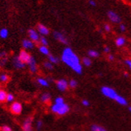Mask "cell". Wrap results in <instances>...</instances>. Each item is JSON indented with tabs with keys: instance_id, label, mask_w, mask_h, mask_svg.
Listing matches in <instances>:
<instances>
[{
	"instance_id": "6da1fadb",
	"label": "cell",
	"mask_w": 131,
	"mask_h": 131,
	"mask_svg": "<svg viewBox=\"0 0 131 131\" xmlns=\"http://www.w3.org/2000/svg\"><path fill=\"white\" fill-rule=\"evenodd\" d=\"M62 61L74 71L78 74H82L83 71L82 64L80 61L79 57L70 48L67 47L64 48L61 56Z\"/></svg>"
},
{
	"instance_id": "7a4b0ae2",
	"label": "cell",
	"mask_w": 131,
	"mask_h": 131,
	"mask_svg": "<svg viewBox=\"0 0 131 131\" xmlns=\"http://www.w3.org/2000/svg\"><path fill=\"white\" fill-rule=\"evenodd\" d=\"M101 93L102 95L106 97L111 100L115 101L117 104H121V106H127L128 101L125 97L117 94V92L111 87L109 86H102L101 88Z\"/></svg>"
},
{
	"instance_id": "3957f363",
	"label": "cell",
	"mask_w": 131,
	"mask_h": 131,
	"mask_svg": "<svg viewBox=\"0 0 131 131\" xmlns=\"http://www.w3.org/2000/svg\"><path fill=\"white\" fill-rule=\"evenodd\" d=\"M70 108L69 106V104H67V103L61 104L54 103L53 106H51L50 107L51 112L58 116H64L66 114H67L70 112Z\"/></svg>"
},
{
	"instance_id": "277c9868",
	"label": "cell",
	"mask_w": 131,
	"mask_h": 131,
	"mask_svg": "<svg viewBox=\"0 0 131 131\" xmlns=\"http://www.w3.org/2000/svg\"><path fill=\"white\" fill-rule=\"evenodd\" d=\"M10 112L13 114H15V115H18L22 113L23 111V106L21 103H19L18 101H15L13 102L10 106Z\"/></svg>"
},
{
	"instance_id": "5b68a950",
	"label": "cell",
	"mask_w": 131,
	"mask_h": 131,
	"mask_svg": "<svg viewBox=\"0 0 131 131\" xmlns=\"http://www.w3.org/2000/svg\"><path fill=\"white\" fill-rule=\"evenodd\" d=\"M56 86L59 91L65 92L69 88V84H68V81L66 79H60L56 81Z\"/></svg>"
},
{
	"instance_id": "8992f818",
	"label": "cell",
	"mask_w": 131,
	"mask_h": 131,
	"mask_svg": "<svg viewBox=\"0 0 131 131\" xmlns=\"http://www.w3.org/2000/svg\"><path fill=\"white\" fill-rule=\"evenodd\" d=\"M54 37L56 40L58 41H59L60 43H63V44H66V45H67L69 43L68 42V40H67V38L62 33H61V32L59 31H54Z\"/></svg>"
},
{
	"instance_id": "52a82bcc",
	"label": "cell",
	"mask_w": 131,
	"mask_h": 131,
	"mask_svg": "<svg viewBox=\"0 0 131 131\" xmlns=\"http://www.w3.org/2000/svg\"><path fill=\"white\" fill-rule=\"evenodd\" d=\"M107 16L111 22H113L114 23H121L120 16L117 14H116V13L113 11H109L107 12Z\"/></svg>"
},
{
	"instance_id": "ba28073f",
	"label": "cell",
	"mask_w": 131,
	"mask_h": 131,
	"mask_svg": "<svg viewBox=\"0 0 131 131\" xmlns=\"http://www.w3.org/2000/svg\"><path fill=\"white\" fill-rule=\"evenodd\" d=\"M19 59L25 64H28V62L30 61L31 56L30 55V53L28 51H27L26 50H22L20 52H19V55H18Z\"/></svg>"
},
{
	"instance_id": "9c48e42d",
	"label": "cell",
	"mask_w": 131,
	"mask_h": 131,
	"mask_svg": "<svg viewBox=\"0 0 131 131\" xmlns=\"http://www.w3.org/2000/svg\"><path fill=\"white\" fill-rule=\"evenodd\" d=\"M28 35L30 37V40L34 43H38L40 40V36H39L38 33L35 29H30L28 31Z\"/></svg>"
},
{
	"instance_id": "30bf717a",
	"label": "cell",
	"mask_w": 131,
	"mask_h": 131,
	"mask_svg": "<svg viewBox=\"0 0 131 131\" xmlns=\"http://www.w3.org/2000/svg\"><path fill=\"white\" fill-rule=\"evenodd\" d=\"M28 66H29V69H30V72L31 73H36L38 72V65H37V63H36V60L35 59L31 56L30 61L28 62Z\"/></svg>"
},
{
	"instance_id": "8fae6325",
	"label": "cell",
	"mask_w": 131,
	"mask_h": 131,
	"mask_svg": "<svg viewBox=\"0 0 131 131\" xmlns=\"http://www.w3.org/2000/svg\"><path fill=\"white\" fill-rule=\"evenodd\" d=\"M32 121H33L32 117H28L27 118L23 121V131H32Z\"/></svg>"
},
{
	"instance_id": "7c38bea8",
	"label": "cell",
	"mask_w": 131,
	"mask_h": 131,
	"mask_svg": "<svg viewBox=\"0 0 131 131\" xmlns=\"http://www.w3.org/2000/svg\"><path fill=\"white\" fill-rule=\"evenodd\" d=\"M13 64H14L15 68L17 69H23L26 66V64L23 63L20 59H19L18 56H15L13 59Z\"/></svg>"
},
{
	"instance_id": "4fadbf2b",
	"label": "cell",
	"mask_w": 131,
	"mask_h": 131,
	"mask_svg": "<svg viewBox=\"0 0 131 131\" xmlns=\"http://www.w3.org/2000/svg\"><path fill=\"white\" fill-rule=\"evenodd\" d=\"M37 30H38V33H39V34H41V35H42L43 36H47V35H49V33H50V30H49V28H48L47 27H46L45 25L41 24V23H39V24L37 25Z\"/></svg>"
},
{
	"instance_id": "5bb4252c",
	"label": "cell",
	"mask_w": 131,
	"mask_h": 131,
	"mask_svg": "<svg viewBox=\"0 0 131 131\" xmlns=\"http://www.w3.org/2000/svg\"><path fill=\"white\" fill-rule=\"evenodd\" d=\"M23 47L25 49H33L35 47V43L30 40L26 39V40H23Z\"/></svg>"
},
{
	"instance_id": "9a60e30c",
	"label": "cell",
	"mask_w": 131,
	"mask_h": 131,
	"mask_svg": "<svg viewBox=\"0 0 131 131\" xmlns=\"http://www.w3.org/2000/svg\"><path fill=\"white\" fill-rule=\"evenodd\" d=\"M40 100L44 104H48L51 100V96L49 93H44L43 94H42Z\"/></svg>"
},
{
	"instance_id": "2e32d148",
	"label": "cell",
	"mask_w": 131,
	"mask_h": 131,
	"mask_svg": "<svg viewBox=\"0 0 131 131\" xmlns=\"http://www.w3.org/2000/svg\"><path fill=\"white\" fill-rule=\"evenodd\" d=\"M126 38H124L122 36L117 37L115 40V44H116L117 47H122V46H124L126 44Z\"/></svg>"
},
{
	"instance_id": "e0dca14e",
	"label": "cell",
	"mask_w": 131,
	"mask_h": 131,
	"mask_svg": "<svg viewBox=\"0 0 131 131\" xmlns=\"http://www.w3.org/2000/svg\"><path fill=\"white\" fill-rule=\"evenodd\" d=\"M37 82L38 83V84H40L41 86H43V87H48L50 84L47 79H45L43 77H38L37 79Z\"/></svg>"
},
{
	"instance_id": "ac0fdd59",
	"label": "cell",
	"mask_w": 131,
	"mask_h": 131,
	"mask_svg": "<svg viewBox=\"0 0 131 131\" xmlns=\"http://www.w3.org/2000/svg\"><path fill=\"white\" fill-rule=\"evenodd\" d=\"M82 64H83L86 67H90L92 65V60L90 57H83L82 60Z\"/></svg>"
},
{
	"instance_id": "d6986e66",
	"label": "cell",
	"mask_w": 131,
	"mask_h": 131,
	"mask_svg": "<svg viewBox=\"0 0 131 131\" xmlns=\"http://www.w3.org/2000/svg\"><path fill=\"white\" fill-rule=\"evenodd\" d=\"M87 55H88V57H90V59L91 58H97L99 56V52L97 51L96 50H89L87 51Z\"/></svg>"
},
{
	"instance_id": "ffe728a7",
	"label": "cell",
	"mask_w": 131,
	"mask_h": 131,
	"mask_svg": "<svg viewBox=\"0 0 131 131\" xmlns=\"http://www.w3.org/2000/svg\"><path fill=\"white\" fill-rule=\"evenodd\" d=\"M39 51H40L42 55H45V56H49L50 55L49 48L47 47V46H42V45H41L40 47H39Z\"/></svg>"
},
{
	"instance_id": "44dd1931",
	"label": "cell",
	"mask_w": 131,
	"mask_h": 131,
	"mask_svg": "<svg viewBox=\"0 0 131 131\" xmlns=\"http://www.w3.org/2000/svg\"><path fill=\"white\" fill-rule=\"evenodd\" d=\"M6 97H7L6 92L3 89H0V103L6 101Z\"/></svg>"
},
{
	"instance_id": "7402d4cb",
	"label": "cell",
	"mask_w": 131,
	"mask_h": 131,
	"mask_svg": "<svg viewBox=\"0 0 131 131\" xmlns=\"http://www.w3.org/2000/svg\"><path fill=\"white\" fill-rule=\"evenodd\" d=\"M90 129H91V131H107L104 127L96 125V124H94V125L91 126Z\"/></svg>"
},
{
	"instance_id": "603a6c76",
	"label": "cell",
	"mask_w": 131,
	"mask_h": 131,
	"mask_svg": "<svg viewBox=\"0 0 131 131\" xmlns=\"http://www.w3.org/2000/svg\"><path fill=\"white\" fill-rule=\"evenodd\" d=\"M48 61H50L51 64H58V62H59V60H58V58L54 56V55H51L50 54L48 56Z\"/></svg>"
},
{
	"instance_id": "cb8c5ba5",
	"label": "cell",
	"mask_w": 131,
	"mask_h": 131,
	"mask_svg": "<svg viewBox=\"0 0 131 131\" xmlns=\"http://www.w3.org/2000/svg\"><path fill=\"white\" fill-rule=\"evenodd\" d=\"M9 79H10L9 76L5 73L0 75V82L1 83H7L9 81Z\"/></svg>"
},
{
	"instance_id": "d4e9b609",
	"label": "cell",
	"mask_w": 131,
	"mask_h": 131,
	"mask_svg": "<svg viewBox=\"0 0 131 131\" xmlns=\"http://www.w3.org/2000/svg\"><path fill=\"white\" fill-rule=\"evenodd\" d=\"M8 36V30L6 28H3L0 30V37L3 39H6Z\"/></svg>"
},
{
	"instance_id": "484cf974",
	"label": "cell",
	"mask_w": 131,
	"mask_h": 131,
	"mask_svg": "<svg viewBox=\"0 0 131 131\" xmlns=\"http://www.w3.org/2000/svg\"><path fill=\"white\" fill-rule=\"evenodd\" d=\"M68 84H69V87L70 88V89H75V88H77L78 87V81H76V80H74V79H71L69 82H68Z\"/></svg>"
},
{
	"instance_id": "4316f807",
	"label": "cell",
	"mask_w": 131,
	"mask_h": 131,
	"mask_svg": "<svg viewBox=\"0 0 131 131\" xmlns=\"http://www.w3.org/2000/svg\"><path fill=\"white\" fill-rule=\"evenodd\" d=\"M43 66H44V68H45L46 69L50 70V71L53 70V68H54L53 64H51L50 61H46V62H44V64H43Z\"/></svg>"
},
{
	"instance_id": "83f0119b",
	"label": "cell",
	"mask_w": 131,
	"mask_h": 131,
	"mask_svg": "<svg viewBox=\"0 0 131 131\" xmlns=\"http://www.w3.org/2000/svg\"><path fill=\"white\" fill-rule=\"evenodd\" d=\"M54 103L55 104H64L65 101H64V99L62 97H58L55 98L54 100Z\"/></svg>"
},
{
	"instance_id": "f1b7e54d",
	"label": "cell",
	"mask_w": 131,
	"mask_h": 131,
	"mask_svg": "<svg viewBox=\"0 0 131 131\" xmlns=\"http://www.w3.org/2000/svg\"><path fill=\"white\" fill-rule=\"evenodd\" d=\"M39 42H40V43H41L42 46H47V45H48V41H47V39H46L44 36L40 37V40H39Z\"/></svg>"
},
{
	"instance_id": "f546056e",
	"label": "cell",
	"mask_w": 131,
	"mask_h": 131,
	"mask_svg": "<svg viewBox=\"0 0 131 131\" xmlns=\"http://www.w3.org/2000/svg\"><path fill=\"white\" fill-rule=\"evenodd\" d=\"M14 100H15V97L13 94H10V93H8L7 94V97H6V102H14Z\"/></svg>"
},
{
	"instance_id": "4dcf8cb0",
	"label": "cell",
	"mask_w": 131,
	"mask_h": 131,
	"mask_svg": "<svg viewBox=\"0 0 131 131\" xmlns=\"http://www.w3.org/2000/svg\"><path fill=\"white\" fill-rule=\"evenodd\" d=\"M42 121H41V120H39V121H37V124H36V127H37V129L38 130H39V129H42Z\"/></svg>"
},
{
	"instance_id": "1f68e13d",
	"label": "cell",
	"mask_w": 131,
	"mask_h": 131,
	"mask_svg": "<svg viewBox=\"0 0 131 131\" xmlns=\"http://www.w3.org/2000/svg\"><path fill=\"white\" fill-rule=\"evenodd\" d=\"M0 64L2 65V66H4V65L6 64V62H7V57L6 58H3V59H0Z\"/></svg>"
},
{
	"instance_id": "d6a6232c",
	"label": "cell",
	"mask_w": 131,
	"mask_h": 131,
	"mask_svg": "<svg viewBox=\"0 0 131 131\" xmlns=\"http://www.w3.org/2000/svg\"><path fill=\"white\" fill-rule=\"evenodd\" d=\"M104 29H105V31H107V32H110V31H111V27L110 26V24H108V23H106L104 25Z\"/></svg>"
},
{
	"instance_id": "836d02e7",
	"label": "cell",
	"mask_w": 131,
	"mask_h": 131,
	"mask_svg": "<svg viewBox=\"0 0 131 131\" xmlns=\"http://www.w3.org/2000/svg\"><path fill=\"white\" fill-rule=\"evenodd\" d=\"M82 106L87 107V106H90V101H89L88 100H86V99H83V100L82 101Z\"/></svg>"
},
{
	"instance_id": "e575fe53",
	"label": "cell",
	"mask_w": 131,
	"mask_h": 131,
	"mask_svg": "<svg viewBox=\"0 0 131 131\" xmlns=\"http://www.w3.org/2000/svg\"><path fill=\"white\" fill-rule=\"evenodd\" d=\"M125 64L129 67V68L131 70V60L130 59H126L125 60Z\"/></svg>"
},
{
	"instance_id": "d590c367",
	"label": "cell",
	"mask_w": 131,
	"mask_h": 131,
	"mask_svg": "<svg viewBox=\"0 0 131 131\" xmlns=\"http://www.w3.org/2000/svg\"><path fill=\"white\" fill-rule=\"evenodd\" d=\"M2 131H12V129L8 126H4L2 127Z\"/></svg>"
},
{
	"instance_id": "8d00e7d4",
	"label": "cell",
	"mask_w": 131,
	"mask_h": 131,
	"mask_svg": "<svg viewBox=\"0 0 131 131\" xmlns=\"http://www.w3.org/2000/svg\"><path fill=\"white\" fill-rule=\"evenodd\" d=\"M119 28H120V30H121L122 31H126V26L124 25L123 23H120V25H119Z\"/></svg>"
},
{
	"instance_id": "74e56055",
	"label": "cell",
	"mask_w": 131,
	"mask_h": 131,
	"mask_svg": "<svg viewBox=\"0 0 131 131\" xmlns=\"http://www.w3.org/2000/svg\"><path fill=\"white\" fill-rule=\"evenodd\" d=\"M6 56H7V54H6V51H2V52H0V59L6 58Z\"/></svg>"
},
{
	"instance_id": "f35d334b",
	"label": "cell",
	"mask_w": 131,
	"mask_h": 131,
	"mask_svg": "<svg viewBox=\"0 0 131 131\" xmlns=\"http://www.w3.org/2000/svg\"><path fill=\"white\" fill-rule=\"evenodd\" d=\"M104 52H106V53H110V48L108 46H106V47H104Z\"/></svg>"
},
{
	"instance_id": "ab89813d",
	"label": "cell",
	"mask_w": 131,
	"mask_h": 131,
	"mask_svg": "<svg viewBox=\"0 0 131 131\" xmlns=\"http://www.w3.org/2000/svg\"><path fill=\"white\" fill-rule=\"evenodd\" d=\"M89 4L90 6H96V2L94 1V0H89Z\"/></svg>"
},
{
	"instance_id": "60d3db41",
	"label": "cell",
	"mask_w": 131,
	"mask_h": 131,
	"mask_svg": "<svg viewBox=\"0 0 131 131\" xmlns=\"http://www.w3.org/2000/svg\"><path fill=\"white\" fill-rule=\"evenodd\" d=\"M108 60H109L110 61H113V60H114V56H113V55H111V54H110V55L108 56Z\"/></svg>"
},
{
	"instance_id": "b9f144b4",
	"label": "cell",
	"mask_w": 131,
	"mask_h": 131,
	"mask_svg": "<svg viewBox=\"0 0 131 131\" xmlns=\"http://www.w3.org/2000/svg\"><path fill=\"white\" fill-rule=\"evenodd\" d=\"M124 76H126V77H128V76H129V75H128V73H124Z\"/></svg>"
},
{
	"instance_id": "7bdbcfd3",
	"label": "cell",
	"mask_w": 131,
	"mask_h": 131,
	"mask_svg": "<svg viewBox=\"0 0 131 131\" xmlns=\"http://www.w3.org/2000/svg\"><path fill=\"white\" fill-rule=\"evenodd\" d=\"M129 111L131 113V106H129Z\"/></svg>"
}]
</instances>
